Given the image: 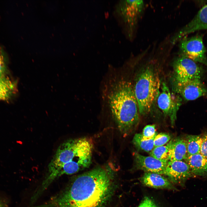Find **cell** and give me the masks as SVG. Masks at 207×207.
Segmentation results:
<instances>
[{"label":"cell","mask_w":207,"mask_h":207,"mask_svg":"<svg viewBox=\"0 0 207 207\" xmlns=\"http://www.w3.org/2000/svg\"><path fill=\"white\" fill-rule=\"evenodd\" d=\"M114 185L109 172L96 168L72 178L59 193L38 207H105Z\"/></svg>","instance_id":"6da1fadb"},{"label":"cell","mask_w":207,"mask_h":207,"mask_svg":"<svg viewBox=\"0 0 207 207\" xmlns=\"http://www.w3.org/2000/svg\"><path fill=\"white\" fill-rule=\"evenodd\" d=\"M112 85L108 96L109 104L120 131L125 136L135 129L139 120L133 86L130 81L122 79Z\"/></svg>","instance_id":"7a4b0ae2"},{"label":"cell","mask_w":207,"mask_h":207,"mask_svg":"<svg viewBox=\"0 0 207 207\" xmlns=\"http://www.w3.org/2000/svg\"><path fill=\"white\" fill-rule=\"evenodd\" d=\"M93 147L89 143L77 139H70L61 144L48 166V170L33 197L37 199L49 186L59 177L65 164L73 161L82 169L88 167L91 162Z\"/></svg>","instance_id":"3957f363"},{"label":"cell","mask_w":207,"mask_h":207,"mask_svg":"<svg viewBox=\"0 0 207 207\" xmlns=\"http://www.w3.org/2000/svg\"><path fill=\"white\" fill-rule=\"evenodd\" d=\"M160 80L151 65L143 68L137 76L133 89L139 113L145 115L150 112L159 94Z\"/></svg>","instance_id":"277c9868"},{"label":"cell","mask_w":207,"mask_h":207,"mask_svg":"<svg viewBox=\"0 0 207 207\" xmlns=\"http://www.w3.org/2000/svg\"><path fill=\"white\" fill-rule=\"evenodd\" d=\"M174 83H183L192 80L201 79L202 71L196 62L179 55L173 63Z\"/></svg>","instance_id":"5b68a950"},{"label":"cell","mask_w":207,"mask_h":207,"mask_svg":"<svg viewBox=\"0 0 207 207\" xmlns=\"http://www.w3.org/2000/svg\"><path fill=\"white\" fill-rule=\"evenodd\" d=\"M180 41L179 55L207 65L206 50L201 36L197 35L190 38H183Z\"/></svg>","instance_id":"8992f818"},{"label":"cell","mask_w":207,"mask_h":207,"mask_svg":"<svg viewBox=\"0 0 207 207\" xmlns=\"http://www.w3.org/2000/svg\"><path fill=\"white\" fill-rule=\"evenodd\" d=\"M157 97L158 107L165 116L170 117L173 126L176 119L177 112L181 105V99L171 93L164 83L162 84L161 91Z\"/></svg>","instance_id":"52a82bcc"},{"label":"cell","mask_w":207,"mask_h":207,"mask_svg":"<svg viewBox=\"0 0 207 207\" xmlns=\"http://www.w3.org/2000/svg\"><path fill=\"white\" fill-rule=\"evenodd\" d=\"M163 175L172 183L183 186L187 180L194 176L188 164L183 161H168Z\"/></svg>","instance_id":"ba28073f"},{"label":"cell","mask_w":207,"mask_h":207,"mask_svg":"<svg viewBox=\"0 0 207 207\" xmlns=\"http://www.w3.org/2000/svg\"><path fill=\"white\" fill-rule=\"evenodd\" d=\"M174 89L187 101L193 100L207 96V89L201 79H194L183 83H174Z\"/></svg>","instance_id":"9c48e42d"},{"label":"cell","mask_w":207,"mask_h":207,"mask_svg":"<svg viewBox=\"0 0 207 207\" xmlns=\"http://www.w3.org/2000/svg\"><path fill=\"white\" fill-rule=\"evenodd\" d=\"M204 29H207V4L200 10L191 21L175 34L170 41L175 44L189 33Z\"/></svg>","instance_id":"30bf717a"},{"label":"cell","mask_w":207,"mask_h":207,"mask_svg":"<svg viewBox=\"0 0 207 207\" xmlns=\"http://www.w3.org/2000/svg\"><path fill=\"white\" fill-rule=\"evenodd\" d=\"M136 169L150 172L163 175L168 162L156 159L152 156H145L137 152L134 154Z\"/></svg>","instance_id":"8fae6325"},{"label":"cell","mask_w":207,"mask_h":207,"mask_svg":"<svg viewBox=\"0 0 207 207\" xmlns=\"http://www.w3.org/2000/svg\"><path fill=\"white\" fill-rule=\"evenodd\" d=\"M144 185L156 189L177 190L172 183L162 175L153 173L145 172L140 178Z\"/></svg>","instance_id":"7c38bea8"},{"label":"cell","mask_w":207,"mask_h":207,"mask_svg":"<svg viewBox=\"0 0 207 207\" xmlns=\"http://www.w3.org/2000/svg\"><path fill=\"white\" fill-rule=\"evenodd\" d=\"M184 160L194 176L207 177V158L200 153L187 156Z\"/></svg>","instance_id":"4fadbf2b"},{"label":"cell","mask_w":207,"mask_h":207,"mask_svg":"<svg viewBox=\"0 0 207 207\" xmlns=\"http://www.w3.org/2000/svg\"><path fill=\"white\" fill-rule=\"evenodd\" d=\"M125 8L127 21L132 25L136 24L141 18L144 8L142 0H129L126 1Z\"/></svg>","instance_id":"5bb4252c"},{"label":"cell","mask_w":207,"mask_h":207,"mask_svg":"<svg viewBox=\"0 0 207 207\" xmlns=\"http://www.w3.org/2000/svg\"><path fill=\"white\" fill-rule=\"evenodd\" d=\"M187 156L185 138H178L173 140L168 152L169 161H183Z\"/></svg>","instance_id":"9a60e30c"},{"label":"cell","mask_w":207,"mask_h":207,"mask_svg":"<svg viewBox=\"0 0 207 207\" xmlns=\"http://www.w3.org/2000/svg\"><path fill=\"white\" fill-rule=\"evenodd\" d=\"M17 85L6 76L0 81V101H8L17 92Z\"/></svg>","instance_id":"2e32d148"},{"label":"cell","mask_w":207,"mask_h":207,"mask_svg":"<svg viewBox=\"0 0 207 207\" xmlns=\"http://www.w3.org/2000/svg\"><path fill=\"white\" fill-rule=\"evenodd\" d=\"M185 139L187 156L200 153L202 141L201 135H188L186 136Z\"/></svg>","instance_id":"e0dca14e"},{"label":"cell","mask_w":207,"mask_h":207,"mask_svg":"<svg viewBox=\"0 0 207 207\" xmlns=\"http://www.w3.org/2000/svg\"><path fill=\"white\" fill-rule=\"evenodd\" d=\"M154 139H146L143 138L141 133H136L133 137L132 143L138 150L149 152L154 147Z\"/></svg>","instance_id":"ac0fdd59"},{"label":"cell","mask_w":207,"mask_h":207,"mask_svg":"<svg viewBox=\"0 0 207 207\" xmlns=\"http://www.w3.org/2000/svg\"><path fill=\"white\" fill-rule=\"evenodd\" d=\"M172 140L166 145L154 147L150 152V156L160 160L168 162V154L172 143Z\"/></svg>","instance_id":"d6986e66"},{"label":"cell","mask_w":207,"mask_h":207,"mask_svg":"<svg viewBox=\"0 0 207 207\" xmlns=\"http://www.w3.org/2000/svg\"><path fill=\"white\" fill-rule=\"evenodd\" d=\"M171 136L168 133H161L157 134L154 139V147L164 145L168 142Z\"/></svg>","instance_id":"ffe728a7"},{"label":"cell","mask_w":207,"mask_h":207,"mask_svg":"<svg viewBox=\"0 0 207 207\" xmlns=\"http://www.w3.org/2000/svg\"><path fill=\"white\" fill-rule=\"evenodd\" d=\"M141 133L143 138L147 139L154 138L158 134L156 130L155 126L154 124H150L145 126Z\"/></svg>","instance_id":"44dd1931"},{"label":"cell","mask_w":207,"mask_h":207,"mask_svg":"<svg viewBox=\"0 0 207 207\" xmlns=\"http://www.w3.org/2000/svg\"><path fill=\"white\" fill-rule=\"evenodd\" d=\"M6 55L5 51L0 47V76H4L7 71Z\"/></svg>","instance_id":"7402d4cb"},{"label":"cell","mask_w":207,"mask_h":207,"mask_svg":"<svg viewBox=\"0 0 207 207\" xmlns=\"http://www.w3.org/2000/svg\"><path fill=\"white\" fill-rule=\"evenodd\" d=\"M202 141L200 153L207 158V132L202 135Z\"/></svg>","instance_id":"603a6c76"},{"label":"cell","mask_w":207,"mask_h":207,"mask_svg":"<svg viewBox=\"0 0 207 207\" xmlns=\"http://www.w3.org/2000/svg\"><path fill=\"white\" fill-rule=\"evenodd\" d=\"M137 207H158L154 201L147 197H145Z\"/></svg>","instance_id":"cb8c5ba5"},{"label":"cell","mask_w":207,"mask_h":207,"mask_svg":"<svg viewBox=\"0 0 207 207\" xmlns=\"http://www.w3.org/2000/svg\"><path fill=\"white\" fill-rule=\"evenodd\" d=\"M7 203L2 198H0V207H7Z\"/></svg>","instance_id":"d4e9b609"},{"label":"cell","mask_w":207,"mask_h":207,"mask_svg":"<svg viewBox=\"0 0 207 207\" xmlns=\"http://www.w3.org/2000/svg\"><path fill=\"white\" fill-rule=\"evenodd\" d=\"M5 76H0V81H1V80H2Z\"/></svg>","instance_id":"484cf974"}]
</instances>
